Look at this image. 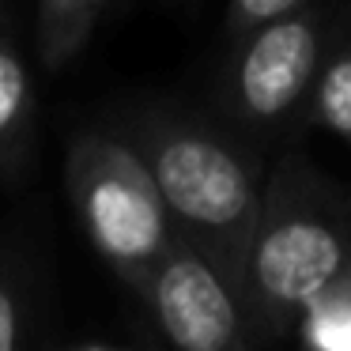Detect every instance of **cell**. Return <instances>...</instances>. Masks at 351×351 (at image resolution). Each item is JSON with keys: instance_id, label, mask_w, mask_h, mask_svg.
<instances>
[{"instance_id": "6da1fadb", "label": "cell", "mask_w": 351, "mask_h": 351, "mask_svg": "<svg viewBox=\"0 0 351 351\" xmlns=\"http://www.w3.org/2000/svg\"><path fill=\"white\" fill-rule=\"evenodd\" d=\"M351 291V197L291 155L268 174L242 265L253 340L295 336L328 298Z\"/></svg>"}, {"instance_id": "7a4b0ae2", "label": "cell", "mask_w": 351, "mask_h": 351, "mask_svg": "<svg viewBox=\"0 0 351 351\" xmlns=\"http://www.w3.org/2000/svg\"><path fill=\"white\" fill-rule=\"evenodd\" d=\"M129 144L147 162L174 230L212 257L242 295V265L261 215L268 174L250 147L200 121L152 114Z\"/></svg>"}, {"instance_id": "3957f363", "label": "cell", "mask_w": 351, "mask_h": 351, "mask_svg": "<svg viewBox=\"0 0 351 351\" xmlns=\"http://www.w3.org/2000/svg\"><path fill=\"white\" fill-rule=\"evenodd\" d=\"M69 197L99 257L132 291L178 238L140 152L110 132H80L69 147Z\"/></svg>"}, {"instance_id": "277c9868", "label": "cell", "mask_w": 351, "mask_h": 351, "mask_svg": "<svg viewBox=\"0 0 351 351\" xmlns=\"http://www.w3.org/2000/svg\"><path fill=\"white\" fill-rule=\"evenodd\" d=\"M332 19L321 4H302L287 16L238 38L223 76V106L245 129H272L298 110L328 61Z\"/></svg>"}, {"instance_id": "5b68a950", "label": "cell", "mask_w": 351, "mask_h": 351, "mask_svg": "<svg viewBox=\"0 0 351 351\" xmlns=\"http://www.w3.org/2000/svg\"><path fill=\"white\" fill-rule=\"evenodd\" d=\"M159 332L182 351L250 348L253 328L230 276L182 234L136 287Z\"/></svg>"}, {"instance_id": "8992f818", "label": "cell", "mask_w": 351, "mask_h": 351, "mask_svg": "<svg viewBox=\"0 0 351 351\" xmlns=\"http://www.w3.org/2000/svg\"><path fill=\"white\" fill-rule=\"evenodd\" d=\"M34 132V80L23 53L8 34H0V167L23 162Z\"/></svg>"}, {"instance_id": "52a82bcc", "label": "cell", "mask_w": 351, "mask_h": 351, "mask_svg": "<svg viewBox=\"0 0 351 351\" xmlns=\"http://www.w3.org/2000/svg\"><path fill=\"white\" fill-rule=\"evenodd\" d=\"M106 0H38V53L46 69L69 64L99 27Z\"/></svg>"}, {"instance_id": "ba28073f", "label": "cell", "mask_w": 351, "mask_h": 351, "mask_svg": "<svg viewBox=\"0 0 351 351\" xmlns=\"http://www.w3.org/2000/svg\"><path fill=\"white\" fill-rule=\"evenodd\" d=\"M310 110L325 129H332L351 147V49L328 53L325 69L310 91Z\"/></svg>"}, {"instance_id": "9c48e42d", "label": "cell", "mask_w": 351, "mask_h": 351, "mask_svg": "<svg viewBox=\"0 0 351 351\" xmlns=\"http://www.w3.org/2000/svg\"><path fill=\"white\" fill-rule=\"evenodd\" d=\"M302 4H310V0H230L227 8V34L230 38H245L250 31H257V27L272 23V19L287 16V12L302 8Z\"/></svg>"}, {"instance_id": "30bf717a", "label": "cell", "mask_w": 351, "mask_h": 351, "mask_svg": "<svg viewBox=\"0 0 351 351\" xmlns=\"http://www.w3.org/2000/svg\"><path fill=\"white\" fill-rule=\"evenodd\" d=\"M31 310H27L23 295L16 291V283L0 276V351H19L31 340Z\"/></svg>"}]
</instances>
